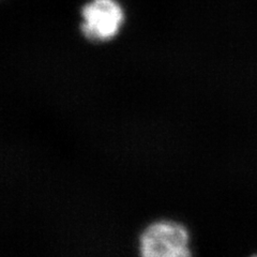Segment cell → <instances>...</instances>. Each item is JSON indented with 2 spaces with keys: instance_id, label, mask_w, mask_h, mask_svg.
<instances>
[{
  "instance_id": "1",
  "label": "cell",
  "mask_w": 257,
  "mask_h": 257,
  "mask_svg": "<svg viewBox=\"0 0 257 257\" xmlns=\"http://www.w3.org/2000/svg\"><path fill=\"white\" fill-rule=\"evenodd\" d=\"M189 235L182 225L158 222L143 232L141 254L145 257H184L190 255Z\"/></svg>"
},
{
  "instance_id": "2",
  "label": "cell",
  "mask_w": 257,
  "mask_h": 257,
  "mask_svg": "<svg viewBox=\"0 0 257 257\" xmlns=\"http://www.w3.org/2000/svg\"><path fill=\"white\" fill-rule=\"evenodd\" d=\"M84 36L94 42L109 41L122 25L124 15L115 0H92L82 11Z\"/></svg>"
}]
</instances>
